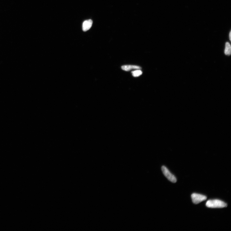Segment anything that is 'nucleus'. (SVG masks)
<instances>
[{
    "label": "nucleus",
    "instance_id": "f257e3e1",
    "mask_svg": "<svg viewBox=\"0 0 231 231\" xmlns=\"http://www.w3.org/2000/svg\"><path fill=\"white\" fill-rule=\"evenodd\" d=\"M206 206L207 207L210 208H222L227 207V204L223 201L215 199L208 201Z\"/></svg>",
    "mask_w": 231,
    "mask_h": 231
},
{
    "label": "nucleus",
    "instance_id": "f03ea898",
    "mask_svg": "<svg viewBox=\"0 0 231 231\" xmlns=\"http://www.w3.org/2000/svg\"><path fill=\"white\" fill-rule=\"evenodd\" d=\"M161 170L164 175L169 180L173 183L176 182L177 179L174 175L170 173L165 166H163L161 167Z\"/></svg>",
    "mask_w": 231,
    "mask_h": 231
},
{
    "label": "nucleus",
    "instance_id": "7ed1b4c3",
    "mask_svg": "<svg viewBox=\"0 0 231 231\" xmlns=\"http://www.w3.org/2000/svg\"><path fill=\"white\" fill-rule=\"evenodd\" d=\"M191 196L193 203L195 204H198L207 199L206 196L198 193H193Z\"/></svg>",
    "mask_w": 231,
    "mask_h": 231
},
{
    "label": "nucleus",
    "instance_id": "20e7f679",
    "mask_svg": "<svg viewBox=\"0 0 231 231\" xmlns=\"http://www.w3.org/2000/svg\"><path fill=\"white\" fill-rule=\"evenodd\" d=\"M92 21L91 19L85 20L83 23V31H87L91 28L92 24Z\"/></svg>",
    "mask_w": 231,
    "mask_h": 231
},
{
    "label": "nucleus",
    "instance_id": "39448f33",
    "mask_svg": "<svg viewBox=\"0 0 231 231\" xmlns=\"http://www.w3.org/2000/svg\"><path fill=\"white\" fill-rule=\"evenodd\" d=\"M121 68L123 70L129 71L132 69H140L141 68L139 66L135 65H126L121 66Z\"/></svg>",
    "mask_w": 231,
    "mask_h": 231
},
{
    "label": "nucleus",
    "instance_id": "423d86ee",
    "mask_svg": "<svg viewBox=\"0 0 231 231\" xmlns=\"http://www.w3.org/2000/svg\"><path fill=\"white\" fill-rule=\"evenodd\" d=\"M231 53V47L229 42H227L225 44V48L224 50L225 54L226 55L230 56Z\"/></svg>",
    "mask_w": 231,
    "mask_h": 231
},
{
    "label": "nucleus",
    "instance_id": "0eeeda50",
    "mask_svg": "<svg viewBox=\"0 0 231 231\" xmlns=\"http://www.w3.org/2000/svg\"><path fill=\"white\" fill-rule=\"evenodd\" d=\"M132 73L133 76L134 77H137L142 74L143 72L140 70H137L132 71Z\"/></svg>",
    "mask_w": 231,
    "mask_h": 231
},
{
    "label": "nucleus",
    "instance_id": "6e6552de",
    "mask_svg": "<svg viewBox=\"0 0 231 231\" xmlns=\"http://www.w3.org/2000/svg\"><path fill=\"white\" fill-rule=\"evenodd\" d=\"M231 31H230V34H229L230 39V40H231Z\"/></svg>",
    "mask_w": 231,
    "mask_h": 231
}]
</instances>
